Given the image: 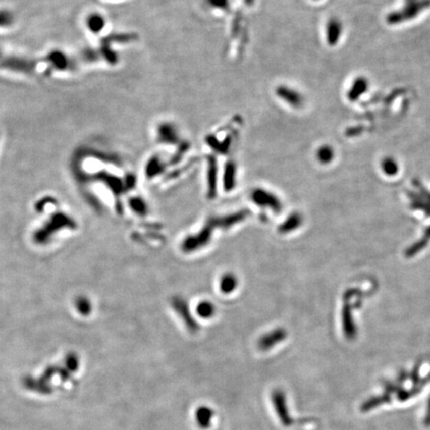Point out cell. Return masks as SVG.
I'll list each match as a JSON object with an SVG mask.
<instances>
[{
  "label": "cell",
  "mask_w": 430,
  "mask_h": 430,
  "mask_svg": "<svg viewBox=\"0 0 430 430\" xmlns=\"http://www.w3.org/2000/svg\"><path fill=\"white\" fill-rule=\"evenodd\" d=\"M106 25V19L99 13H92L87 18V27L92 33H100Z\"/></svg>",
  "instance_id": "11"
},
{
  "label": "cell",
  "mask_w": 430,
  "mask_h": 430,
  "mask_svg": "<svg viewBox=\"0 0 430 430\" xmlns=\"http://www.w3.org/2000/svg\"><path fill=\"white\" fill-rule=\"evenodd\" d=\"M252 198L254 199V201H256L260 204H263V205L269 204V205L273 206V208H275L276 210H278V209L280 210V202H278L277 198L273 194L267 192L266 190H262V189L254 190Z\"/></svg>",
  "instance_id": "8"
},
{
  "label": "cell",
  "mask_w": 430,
  "mask_h": 430,
  "mask_svg": "<svg viewBox=\"0 0 430 430\" xmlns=\"http://www.w3.org/2000/svg\"><path fill=\"white\" fill-rule=\"evenodd\" d=\"M33 63L27 59L19 58V57H11L6 58L2 63L1 67L13 70V71L21 72V73H29L33 70Z\"/></svg>",
  "instance_id": "5"
},
{
  "label": "cell",
  "mask_w": 430,
  "mask_h": 430,
  "mask_svg": "<svg viewBox=\"0 0 430 430\" xmlns=\"http://www.w3.org/2000/svg\"><path fill=\"white\" fill-rule=\"evenodd\" d=\"M419 365L410 372L402 371L394 380L382 383L378 391L361 402V413H371L379 410L404 407L422 395L430 382V374L420 375Z\"/></svg>",
  "instance_id": "1"
},
{
  "label": "cell",
  "mask_w": 430,
  "mask_h": 430,
  "mask_svg": "<svg viewBox=\"0 0 430 430\" xmlns=\"http://www.w3.org/2000/svg\"><path fill=\"white\" fill-rule=\"evenodd\" d=\"M317 159L322 164V165H328L330 164L335 156V152L334 149L332 148V146L330 145H322L320 148H318L317 153H316Z\"/></svg>",
  "instance_id": "13"
},
{
  "label": "cell",
  "mask_w": 430,
  "mask_h": 430,
  "mask_svg": "<svg viewBox=\"0 0 430 430\" xmlns=\"http://www.w3.org/2000/svg\"><path fill=\"white\" fill-rule=\"evenodd\" d=\"M382 169L386 175L394 177L398 172V165L393 157H386L382 162Z\"/></svg>",
  "instance_id": "16"
},
{
  "label": "cell",
  "mask_w": 430,
  "mask_h": 430,
  "mask_svg": "<svg viewBox=\"0 0 430 430\" xmlns=\"http://www.w3.org/2000/svg\"><path fill=\"white\" fill-rule=\"evenodd\" d=\"M206 142L208 143V145H210L214 150H216L217 152H220V153H226L229 146H230L229 139H227L225 142L221 143L214 137L209 136V137L206 138Z\"/></svg>",
  "instance_id": "18"
},
{
  "label": "cell",
  "mask_w": 430,
  "mask_h": 430,
  "mask_svg": "<svg viewBox=\"0 0 430 430\" xmlns=\"http://www.w3.org/2000/svg\"><path fill=\"white\" fill-rule=\"evenodd\" d=\"M165 169L164 164L162 163L160 158L157 156H153L149 159V162L146 165V175L148 178L155 177L156 175L160 174Z\"/></svg>",
  "instance_id": "12"
},
{
  "label": "cell",
  "mask_w": 430,
  "mask_h": 430,
  "mask_svg": "<svg viewBox=\"0 0 430 430\" xmlns=\"http://www.w3.org/2000/svg\"><path fill=\"white\" fill-rule=\"evenodd\" d=\"M133 206L137 211H141V212H143V209L145 207L141 200H135V204H133Z\"/></svg>",
  "instance_id": "25"
},
{
  "label": "cell",
  "mask_w": 430,
  "mask_h": 430,
  "mask_svg": "<svg viewBox=\"0 0 430 430\" xmlns=\"http://www.w3.org/2000/svg\"><path fill=\"white\" fill-rule=\"evenodd\" d=\"M342 30L343 25L339 19L332 18L328 21L326 26V37L329 45L334 46L339 42L340 37L342 35Z\"/></svg>",
  "instance_id": "7"
},
{
  "label": "cell",
  "mask_w": 430,
  "mask_h": 430,
  "mask_svg": "<svg viewBox=\"0 0 430 430\" xmlns=\"http://www.w3.org/2000/svg\"><path fill=\"white\" fill-rule=\"evenodd\" d=\"M197 313L203 318H208L214 313V307L210 302H201L197 306Z\"/></svg>",
  "instance_id": "20"
},
{
  "label": "cell",
  "mask_w": 430,
  "mask_h": 430,
  "mask_svg": "<svg viewBox=\"0 0 430 430\" xmlns=\"http://www.w3.org/2000/svg\"><path fill=\"white\" fill-rule=\"evenodd\" d=\"M430 241V227H428L427 229H426V231H425V234H424V237L423 238H421V240L420 241H418L417 243H415L413 246H411L408 250L406 251V256L407 257H410V256H414V254H416L417 252H419V251L421 250V249H423L426 245H427V243Z\"/></svg>",
  "instance_id": "17"
},
{
  "label": "cell",
  "mask_w": 430,
  "mask_h": 430,
  "mask_svg": "<svg viewBox=\"0 0 430 430\" xmlns=\"http://www.w3.org/2000/svg\"><path fill=\"white\" fill-rule=\"evenodd\" d=\"M275 94L277 98L286 103L288 106L299 109L304 104V97L297 90L287 86V85H279L275 89Z\"/></svg>",
  "instance_id": "4"
},
{
  "label": "cell",
  "mask_w": 430,
  "mask_h": 430,
  "mask_svg": "<svg viewBox=\"0 0 430 430\" xmlns=\"http://www.w3.org/2000/svg\"><path fill=\"white\" fill-rule=\"evenodd\" d=\"M206 2L210 7L224 11L228 10L230 7V0H206Z\"/></svg>",
  "instance_id": "23"
},
{
  "label": "cell",
  "mask_w": 430,
  "mask_h": 430,
  "mask_svg": "<svg viewBox=\"0 0 430 430\" xmlns=\"http://www.w3.org/2000/svg\"><path fill=\"white\" fill-rule=\"evenodd\" d=\"M156 139L163 144L175 145L180 141L179 133L176 125L171 122H163L156 127Z\"/></svg>",
  "instance_id": "3"
},
{
  "label": "cell",
  "mask_w": 430,
  "mask_h": 430,
  "mask_svg": "<svg viewBox=\"0 0 430 430\" xmlns=\"http://www.w3.org/2000/svg\"><path fill=\"white\" fill-rule=\"evenodd\" d=\"M13 15L6 10H0V27H8L13 23Z\"/></svg>",
  "instance_id": "22"
},
{
  "label": "cell",
  "mask_w": 430,
  "mask_h": 430,
  "mask_svg": "<svg viewBox=\"0 0 430 430\" xmlns=\"http://www.w3.org/2000/svg\"><path fill=\"white\" fill-rule=\"evenodd\" d=\"M411 202L413 208L422 210L425 214L430 216V192L423 186H419V193L411 194Z\"/></svg>",
  "instance_id": "6"
},
{
  "label": "cell",
  "mask_w": 430,
  "mask_h": 430,
  "mask_svg": "<svg viewBox=\"0 0 430 430\" xmlns=\"http://www.w3.org/2000/svg\"><path fill=\"white\" fill-rule=\"evenodd\" d=\"M236 284H237L236 278L231 274H227L223 276L220 281V289L224 293H229L235 289Z\"/></svg>",
  "instance_id": "19"
},
{
  "label": "cell",
  "mask_w": 430,
  "mask_h": 430,
  "mask_svg": "<svg viewBox=\"0 0 430 430\" xmlns=\"http://www.w3.org/2000/svg\"><path fill=\"white\" fill-rule=\"evenodd\" d=\"M301 223V216L299 214H293L290 217V219L285 222L284 224V230H290L293 228H297Z\"/></svg>",
  "instance_id": "24"
},
{
  "label": "cell",
  "mask_w": 430,
  "mask_h": 430,
  "mask_svg": "<svg viewBox=\"0 0 430 430\" xmlns=\"http://www.w3.org/2000/svg\"><path fill=\"white\" fill-rule=\"evenodd\" d=\"M368 87V82L363 77H358L353 83L351 89L348 92V98L351 101H357L358 98L366 92Z\"/></svg>",
  "instance_id": "10"
},
{
  "label": "cell",
  "mask_w": 430,
  "mask_h": 430,
  "mask_svg": "<svg viewBox=\"0 0 430 430\" xmlns=\"http://www.w3.org/2000/svg\"><path fill=\"white\" fill-rule=\"evenodd\" d=\"M47 62L50 63V66L57 70H66L69 66V60L67 56L61 51H52L47 55Z\"/></svg>",
  "instance_id": "9"
},
{
  "label": "cell",
  "mask_w": 430,
  "mask_h": 430,
  "mask_svg": "<svg viewBox=\"0 0 430 430\" xmlns=\"http://www.w3.org/2000/svg\"><path fill=\"white\" fill-rule=\"evenodd\" d=\"M430 5L429 0H406L402 10L393 12L388 16V22L395 24L416 17L423 9Z\"/></svg>",
  "instance_id": "2"
},
{
  "label": "cell",
  "mask_w": 430,
  "mask_h": 430,
  "mask_svg": "<svg viewBox=\"0 0 430 430\" xmlns=\"http://www.w3.org/2000/svg\"><path fill=\"white\" fill-rule=\"evenodd\" d=\"M235 175H236V166L234 163L230 162L226 165L224 173V184L226 189H230L235 184Z\"/></svg>",
  "instance_id": "14"
},
{
  "label": "cell",
  "mask_w": 430,
  "mask_h": 430,
  "mask_svg": "<svg viewBox=\"0 0 430 430\" xmlns=\"http://www.w3.org/2000/svg\"><path fill=\"white\" fill-rule=\"evenodd\" d=\"M217 177V164L213 156L208 157V182H209V192H214Z\"/></svg>",
  "instance_id": "15"
},
{
  "label": "cell",
  "mask_w": 430,
  "mask_h": 430,
  "mask_svg": "<svg viewBox=\"0 0 430 430\" xmlns=\"http://www.w3.org/2000/svg\"><path fill=\"white\" fill-rule=\"evenodd\" d=\"M421 423L425 427H430V394L429 397L426 399L425 405L421 411Z\"/></svg>",
  "instance_id": "21"
}]
</instances>
